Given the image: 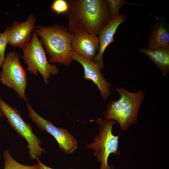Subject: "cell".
<instances>
[{"label": "cell", "instance_id": "obj_1", "mask_svg": "<svg viewBox=\"0 0 169 169\" xmlns=\"http://www.w3.org/2000/svg\"><path fill=\"white\" fill-rule=\"evenodd\" d=\"M68 2V28L74 34L84 32L97 36L111 19L106 0Z\"/></svg>", "mask_w": 169, "mask_h": 169}, {"label": "cell", "instance_id": "obj_2", "mask_svg": "<svg viewBox=\"0 0 169 169\" xmlns=\"http://www.w3.org/2000/svg\"><path fill=\"white\" fill-rule=\"evenodd\" d=\"M34 31L50 57L49 62L51 64H71L73 60L71 44L74 34L68 28L57 24L46 27L37 25Z\"/></svg>", "mask_w": 169, "mask_h": 169}, {"label": "cell", "instance_id": "obj_3", "mask_svg": "<svg viewBox=\"0 0 169 169\" xmlns=\"http://www.w3.org/2000/svg\"><path fill=\"white\" fill-rule=\"evenodd\" d=\"M115 90L119 94V98L116 101L111 100L108 102L104 118L115 120L122 130L126 131L137 122L138 112L145 93L140 90L132 93L124 87H118Z\"/></svg>", "mask_w": 169, "mask_h": 169}, {"label": "cell", "instance_id": "obj_4", "mask_svg": "<svg viewBox=\"0 0 169 169\" xmlns=\"http://www.w3.org/2000/svg\"><path fill=\"white\" fill-rule=\"evenodd\" d=\"M90 121L98 123L100 131L99 133L95 136L93 142L87 145L86 148L93 150L95 156L100 163V169H114L112 164H108V160L110 154L120 155L118 145L121 132L115 136L112 132L113 126L116 122L113 120H104L101 118L91 120Z\"/></svg>", "mask_w": 169, "mask_h": 169}, {"label": "cell", "instance_id": "obj_5", "mask_svg": "<svg viewBox=\"0 0 169 169\" xmlns=\"http://www.w3.org/2000/svg\"><path fill=\"white\" fill-rule=\"evenodd\" d=\"M23 50L22 58L28 65L27 70L36 76L38 75L39 72L45 84H48L51 75L59 73L57 66L51 64L48 60L44 48L34 31L30 42Z\"/></svg>", "mask_w": 169, "mask_h": 169}, {"label": "cell", "instance_id": "obj_6", "mask_svg": "<svg viewBox=\"0 0 169 169\" xmlns=\"http://www.w3.org/2000/svg\"><path fill=\"white\" fill-rule=\"evenodd\" d=\"M0 111L11 127L27 141L31 159H36L45 153V150L40 146V140L33 132L31 125L26 123L15 108L8 104L0 97Z\"/></svg>", "mask_w": 169, "mask_h": 169}, {"label": "cell", "instance_id": "obj_7", "mask_svg": "<svg viewBox=\"0 0 169 169\" xmlns=\"http://www.w3.org/2000/svg\"><path fill=\"white\" fill-rule=\"evenodd\" d=\"M19 57L14 51L7 54L0 73V81L4 85L13 89L20 99L26 102L25 92L27 87V76L20 63Z\"/></svg>", "mask_w": 169, "mask_h": 169}, {"label": "cell", "instance_id": "obj_8", "mask_svg": "<svg viewBox=\"0 0 169 169\" xmlns=\"http://www.w3.org/2000/svg\"><path fill=\"white\" fill-rule=\"evenodd\" d=\"M27 107L28 116L38 127L52 136L58 144L59 148L64 154L69 155L77 149V142L69 131L63 128H58L50 120H46L38 114L28 101Z\"/></svg>", "mask_w": 169, "mask_h": 169}, {"label": "cell", "instance_id": "obj_9", "mask_svg": "<svg viewBox=\"0 0 169 169\" xmlns=\"http://www.w3.org/2000/svg\"><path fill=\"white\" fill-rule=\"evenodd\" d=\"M71 54L73 60L82 66L84 71L83 78L92 81L100 90L102 99L107 101L111 95V84L104 78L100 68L93 61L72 51Z\"/></svg>", "mask_w": 169, "mask_h": 169}, {"label": "cell", "instance_id": "obj_10", "mask_svg": "<svg viewBox=\"0 0 169 169\" xmlns=\"http://www.w3.org/2000/svg\"><path fill=\"white\" fill-rule=\"evenodd\" d=\"M36 20L34 16L31 14L24 22L14 21L9 31L8 44L24 49L31 39V33L36 26Z\"/></svg>", "mask_w": 169, "mask_h": 169}, {"label": "cell", "instance_id": "obj_11", "mask_svg": "<svg viewBox=\"0 0 169 169\" xmlns=\"http://www.w3.org/2000/svg\"><path fill=\"white\" fill-rule=\"evenodd\" d=\"M72 51L93 61L100 48L97 36L80 32L74 34L71 42Z\"/></svg>", "mask_w": 169, "mask_h": 169}, {"label": "cell", "instance_id": "obj_12", "mask_svg": "<svg viewBox=\"0 0 169 169\" xmlns=\"http://www.w3.org/2000/svg\"><path fill=\"white\" fill-rule=\"evenodd\" d=\"M126 20V15L124 13H121L118 17L111 19L99 35L100 48L93 61L101 70L103 69L104 66L103 62L104 52L110 44L115 42L114 38V34L119 26L125 22Z\"/></svg>", "mask_w": 169, "mask_h": 169}, {"label": "cell", "instance_id": "obj_13", "mask_svg": "<svg viewBox=\"0 0 169 169\" xmlns=\"http://www.w3.org/2000/svg\"><path fill=\"white\" fill-rule=\"evenodd\" d=\"M147 44L149 49L169 47V24L164 17H155Z\"/></svg>", "mask_w": 169, "mask_h": 169}, {"label": "cell", "instance_id": "obj_14", "mask_svg": "<svg viewBox=\"0 0 169 169\" xmlns=\"http://www.w3.org/2000/svg\"><path fill=\"white\" fill-rule=\"evenodd\" d=\"M139 51L147 56L159 68L162 76H167L169 72V47L154 49L140 48Z\"/></svg>", "mask_w": 169, "mask_h": 169}, {"label": "cell", "instance_id": "obj_15", "mask_svg": "<svg viewBox=\"0 0 169 169\" xmlns=\"http://www.w3.org/2000/svg\"><path fill=\"white\" fill-rule=\"evenodd\" d=\"M3 159L4 164V169H39L38 164L29 166L18 162L13 158L8 150H5L3 151Z\"/></svg>", "mask_w": 169, "mask_h": 169}, {"label": "cell", "instance_id": "obj_16", "mask_svg": "<svg viewBox=\"0 0 169 169\" xmlns=\"http://www.w3.org/2000/svg\"><path fill=\"white\" fill-rule=\"evenodd\" d=\"M110 12L111 19H113L118 17L120 14V9L124 5H135L124 0H106Z\"/></svg>", "mask_w": 169, "mask_h": 169}, {"label": "cell", "instance_id": "obj_17", "mask_svg": "<svg viewBox=\"0 0 169 169\" xmlns=\"http://www.w3.org/2000/svg\"><path fill=\"white\" fill-rule=\"evenodd\" d=\"M10 27H7L0 35V67H2L5 57V53L8 44V34Z\"/></svg>", "mask_w": 169, "mask_h": 169}, {"label": "cell", "instance_id": "obj_18", "mask_svg": "<svg viewBox=\"0 0 169 169\" xmlns=\"http://www.w3.org/2000/svg\"><path fill=\"white\" fill-rule=\"evenodd\" d=\"M51 10L58 14H66L69 9V3L65 0H55L50 6Z\"/></svg>", "mask_w": 169, "mask_h": 169}, {"label": "cell", "instance_id": "obj_19", "mask_svg": "<svg viewBox=\"0 0 169 169\" xmlns=\"http://www.w3.org/2000/svg\"><path fill=\"white\" fill-rule=\"evenodd\" d=\"M37 162L38 164V166L39 169H55L45 165L38 158L36 159ZM68 169H73L72 168H69Z\"/></svg>", "mask_w": 169, "mask_h": 169}, {"label": "cell", "instance_id": "obj_20", "mask_svg": "<svg viewBox=\"0 0 169 169\" xmlns=\"http://www.w3.org/2000/svg\"><path fill=\"white\" fill-rule=\"evenodd\" d=\"M3 116V113L0 111V118Z\"/></svg>", "mask_w": 169, "mask_h": 169}, {"label": "cell", "instance_id": "obj_21", "mask_svg": "<svg viewBox=\"0 0 169 169\" xmlns=\"http://www.w3.org/2000/svg\"></svg>", "mask_w": 169, "mask_h": 169}]
</instances>
